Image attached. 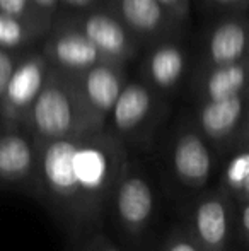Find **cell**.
Wrapping results in <instances>:
<instances>
[{"label": "cell", "mask_w": 249, "mask_h": 251, "mask_svg": "<svg viewBox=\"0 0 249 251\" xmlns=\"http://www.w3.org/2000/svg\"><path fill=\"white\" fill-rule=\"evenodd\" d=\"M36 144L33 197L62 222L75 243L101 231L116 183L130 162L125 144L106 128Z\"/></svg>", "instance_id": "1"}, {"label": "cell", "mask_w": 249, "mask_h": 251, "mask_svg": "<svg viewBox=\"0 0 249 251\" xmlns=\"http://www.w3.org/2000/svg\"><path fill=\"white\" fill-rule=\"evenodd\" d=\"M26 128L36 142H48L97 132L104 126L89 111L75 79L51 67L43 89L29 109Z\"/></svg>", "instance_id": "2"}, {"label": "cell", "mask_w": 249, "mask_h": 251, "mask_svg": "<svg viewBox=\"0 0 249 251\" xmlns=\"http://www.w3.org/2000/svg\"><path fill=\"white\" fill-rule=\"evenodd\" d=\"M156 190L147 173L128 162L110 205L121 232L132 239L143 238L156 217Z\"/></svg>", "instance_id": "3"}, {"label": "cell", "mask_w": 249, "mask_h": 251, "mask_svg": "<svg viewBox=\"0 0 249 251\" xmlns=\"http://www.w3.org/2000/svg\"><path fill=\"white\" fill-rule=\"evenodd\" d=\"M234 207V200L219 186L198 193L184 227L203 251H229L236 236Z\"/></svg>", "instance_id": "4"}, {"label": "cell", "mask_w": 249, "mask_h": 251, "mask_svg": "<svg viewBox=\"0 0 249 251\" xmlns=\"http://www.w3.org/2000/svg\"><path fill=\"white\" fill-rule=\"evenodd\" d=\"M167 161L174 183L189 193H202L215 169L212 144L198 128H184L178 133Z\"/></svg>", "instance_id": "5"}, {"label": "cell", "mask_w": 249, "mask_h": 251, "mask_svg": "<svg viewBox=\"0 0 249 251\" xmlns=\"http://www.w3.org/2000/svg\"><path fill=\"white\" fill-rule=\"evenodd\" d=\"M38 144L26 126H0V188L34 195Z\"/></svg>", "instance_id": "6"}, {"label": "cell", "mask_w": 249, "mask_h": 251, "mask_svg": "<svg viewBox=\"0 0 249 251\" xmlns=\"http://www.w3.org/2000/svg\"><path fill=\"white\" fill-rule=\"evenodd\" d=\"M50 69L45 55L19 58L0 101V126H26L29 109L43 89Z\"/></svg>", "instance_id": "7"}, {"label": "cell", "mask_w": 249, "mask_h": 251, "mask_svg": "<svg viewBox=\"0 0 249 251\" xmlns=\"http://www.w3.org/2000/svg\"><path fill=\"white\" fill-rule=\"evenodd\" d=\"M72 24L80 29L110 62L125 63L135 56L138 40L111 10L92 9L80 14Z\"/></svg>", "instance_id": "8"}, {"label": "cell", "mask_w": 249, "mask_h": 251, "mask_svg": "<svg viewBox=\"0 0 249 251\" xmlns=\"http://www.w3.org/2000/svg\"><path fill=\"white\" fill-rule=\"evenodd\" d=\"M72 77L89 111L97 123L104 126L126 82L125 65L116 62H99Z\"/></svg>", "instance_id": "9"}, {"label": "cell", "mask_w": 249, "mask_h": 251, "mask_svg": "<svg viewBox=\"0 0 249 251\" xmlns=\"http://www.w3.org/2000/svg\"><path fill=\"white\" fill-rule=\"evenodd\" d=\"M249 109V93L226 100L203 101L196 115V128L215 147L234 144Z\"/></svg>", "instance_id": "10"}, {"label": "cell", "mask_w": 249, "mask_h": 251, "mask_svg": "<svg viewBox=\"0 0 249 251\" xmlns=\"http://www.w3.org/2000/svg\"><path fill=\"white\" fill-rule=\"evenodd\" d=\"M43 55L53 69L70 75H75L99 62H110L97 50L96 45L72 23L55 31L53 36L45 45Z\"/></svg>", "instance_id": "11"}, {"label": "cell", "mask_w": 249, "mask_h": 251, "mask_svg": "<svg viewBox=\"0 0 249 251\" xmlns=\"http://www.w3.org/2000/svg\"><path fill=\"white\" fill-rule=\"evenodd\" d=\"M111 10L136 40H160L181 24L157 0H106Z\"/></svg>", "instance_id": "12"}, {"label": "cell", "mask_w": 249, "mask_h": 251, "mask_svg": "<svg viewBox=\"0 0 249 251\" xmlns=\"http://www.w3.org/2000/svg\"><path fill=\"white\" fill-rule=\"evenodd\" d=\"M156 113V98L147 84L125 82L120 96L110 113L111 130L125 144L126 139L138 137Z\"/></svg>", "instance_id": "13"}, {"label": "cell", "mask_w": 249, "mask_h": 251, "mask_svg": "<svg viewBox=\"0 0 249 251\" xmlns=\"http://www.w3.org/2000/svg\"><path fill=\"white\" fill-rule=\"evenodd\" d=\"M249 56V21L243 17L224 19L213 27L206 40V60L210 65H224Z\"/></svg>", "instance_id": "14"}, {"label": "cell", "mask_w": 249, "mask_h": 251, "mask_svg": "<svg viewBox=\"0 0 249 251\" xmlns=\"http://www.w3.org/2000/svg\"><path fill=\"white\" fill-rule=\"evenodd\" d=\"M186 70V53L174 41H162L147 58V75L150 86L160 91H171L180 84Z\"/></svg>", "instance_id": "15"}, {"label": "cell", "mask_w": 249, "mask_h": 251, "mask_svg": "<svg viewBox=\"0 0 249 251\" xmlns=\"http://www.w3.org/2000/svg\"><path fill=\"white\" fill-rule=\"evenodd\" d=\"M249 93V60L224 65H210L202 80L203 101L226 100Z\"/></svg>", "instance_id": "16"}, {"label": "cell", "mask_w": 249, "mask_h": 251, "mask_svg": "<svg viewBox=\"0 0 249 251\" xmlns=\"http://www.w3.org/2000/svg\"><path fill=\"white\" fill-rule=\"evenodd\" d=\"M48 29V21L24 19L0 12V48L14 50L33 41Z\"/></svg>", "instance_id": "17"}, {"label": "cell", "mask_w": 249, "mask_h": 251, "mask_svg": "<svg viewBox=\"0 0 249 251\" xmlns=\"http://www.w3.org/2000/svg\"><path fill=\"white\" fill-rule=\"evenodd\" d=\"M157 251H203V250L191 238V234H189L184 226H176L173 231L167 232V236L160 243Z\"/></svg>", "instance_id": "18"}, {"label": "cell", "mask_w": 249, "mask_h": 251, "mask_svg": "<svg viewBox=\"0 0 249 251\" xmlns=\"http://www.w3.org/2000/svg\"><path fill=\"white\" fill-rule=\"evenodd\" d=\"M0 12L16 17H24V19L48 21L46 16L38 12V9L33 5L31 0H0Z\"/></svg>", "instance_id": "19"}, {"label": "cell", "mask_w": 249, "mask_h": 251, "mask_svg": "<svg viewBox=\"0 0 249 251\" xmlns=\"http://www.w3.org/2000/svg\"><path fill=\"white\" fill-rule=\"evenodd\" d=\"M234 229L244 246H249V200L234 201Z\"/></svg>", "instance_id": "20"}, {"label": "cell", "mask_w": 249, "mask_h": 251, "mask_svg": "<svg viewBox=\"0 0 249 251\" xmlns=\"http://www.w3.org/2000/svg\"><path fill=\"white\" fill-rule=\"evenodd\" d=\"M75 245H77V251H121L101 231L92 232V234H89L87 238L77 241Z\"/></svg>", "instance_id": "21"}, {"label": "cell", "mask_w": 249, "mask_h": 251, "mask_svg": "<svg viewBox=\"0 0 249 251\" xmlns=\"http://www.w3.org/2000/svg\"><path fill=\"white\" fill-rule=\"evenodd\" d=\"M17 62L19 60L10 53V50L0 48V101H2L3 94H5L7 84H9L10 77H12V72L16 69Z\"/></svg>", "instance_id": "22"}, {"label": "cell", "mask_w": 249, "mask_h": 251, "mask_svg": "<svg viewBox=\"0 0 249 251\" xmlns=\"http://www.w3.org/2000/svg\"><path fill=\"white\" fill-rule=\"evenodd\" d=\"M180 23H186L191 14V0H157Z\"/></svg>", "instance_id": "23"}, {"label": "cell", "mask_w": 249, "mask_h": 251, "mask_svg": "<svg viewBox=\"0 0 249 251\" xmlns=\"http://www.w3.org/2000/svg\"><path fill=\"white\" fill-rule=\"evenodd\" d=\"M31 2L38 9V12H41L46 17H50L55 12V9L60 5V0H31Z\"/></svg>", "instance_id": "24"}, {"label": "cell", "mask_w": 249, "mask_h": 251, "mask_svg": "<svg viewBox=\"0 0 249 251\" xmlns=\"http://www.w3.org/2000/svg\"><path fill=\"white\" fill-rule=\"evenodd\" d=\"M234 146L236 147H249V109H248L246 118H244L243 126H241L239 133H237L236 140H234Z\"/></svg>", "instance_id": "25"}, {"label": "cell", "mask_w": 249, "mask_h": 251, "mask_svg": "<svg viewBox=\"0 0 249 251\" xmlns=\"http://www.w3.org/2000/svg\"><path fill=\"white\" fill-rule=\"evenodd\" d=\"M212 5L222 7V9H243L249 7V0H208Z\"/></svg>", "instance_id": "26"}, {"label": "cell", "mask_w": 249, "mask_h": 251, "mask_svg": "<svg viewBox=\"0 0 249 251\" xmlns=\"http://www.w3.org/2000/svg\"><path fill=\"white\" fill-rule=\"evenodd\" d=\"M99 0H60V3L63 5H68L72 9H89L94 7Z\"/></svg>", "instance_id": "27"}, {"label": "cell", "mask_w": 249, "mask_h": 251, "mask_svg": "<svg viewBox=\"0 0 249 251\" xmlns=\"http://www.w3.org/2000/svg\"><path fill=\"white\" fill-rule=\"evenodd\" d=\"M244 200H249V171H248V176L246 179H244V183L241 185L239 192H237V195L234 197V201H244Z\"/></svg>", "instance_id": "28"}, {"label": "cell", "mask_w": 249, "mask_h": 251, "mask_svg": "<svg viewBox=\"0 0 249 251\" xmlns=\"http://www.w3.org/2000/svg\"><path fill=\"white\" fill-rule=\"evenodd\" d=\"M248 60H249V56H248Z\"/></svg>", "instance_id": "29"}]
</instances>
